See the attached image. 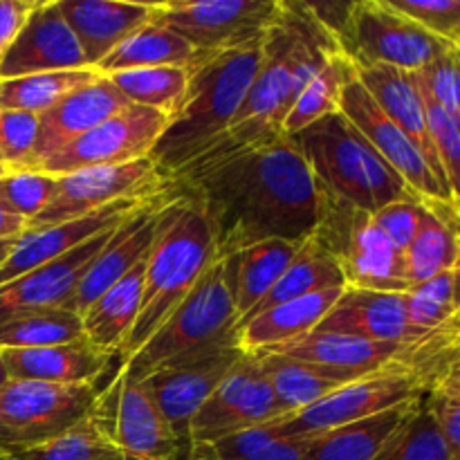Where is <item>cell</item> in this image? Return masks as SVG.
<instances>
[{"instance_id": "obj_39", "label": "cell", "mask_w": 460, "mask_h": 460, "mask_svg": "<svg viewBox=\"0 0 460 460\" xmlns=\"http://www.w3.org/2000/svg\"><path fill=\"white\" fill-rule=\"evenodd\" d=\"M97 75L99 72L85 67V70L54 72V75L0 79V111H21L40 115L57 99H61L63 94L79 88V85L88 84Z\"/></svg>"}, {"instance_id": "obj_50", "label": "cell", "mask_w": 460, "mask_h": 460, "mask_svg": "<svg viewBox=\"0 0 460 460\" xmlns=\"http://www.w3.org/2000/svg\"><path fill=\"white\" fill-rule=\"evenodd\" d=\"M27 232V220L0 205V238H18Z\"/></svg>"}, {"instance_id": "obj_21", "label": "cell", "mask_w": 460, "mask_h": 460, "mask_svg": "<svg viewBox=\"0 0 460 460\" xmlns=\"http://www.w3.org/2000/svg\"><path fill=\"white\" fill-rule=\"evenodd\" d=\"M314 332L359 337V340L411 344L420 340L407 317V292H377L344 288Z\"/></svg>"}, {"instance_id": "obj_44", "label": "cell", "mask_w": 460, "mask_h": 460, "mask_svg": "<svg viewBox=\"0 0 460 460\" xmlns=\"http://www.w3.org/2000/svg\"><path fill=\"white\" fill-rule=\"evenodd\" d=\"M436 39L460 49V0H389Z\"/></svg>"}, {"instance_id": "obj_54", "label": "cell", "mask_w": 460, "mask_h": 460, "mask_svg": "<svg viewBox=\"0 0 460 460\" xmlns=\"http://www.w3.org/2000/svg\"><path fill=\"white\" fill-rule=\"evenodd\" d=\"M9 380H12V377H9L7 367H4V359H3V350H0V391L9 385Z\"/></svg>"}, {"instance_id": "obj_18", "label": "cell", "mask_w": 460, "mask_h": 460, "mask_svg": "<svg viewBox=\"0 0 460 460\" xmlns=\"http://www.w3.org/2000/svg\"><path fill=\"white\" fill-rule=\"evenodd\" d=\"M169 193H160V196L151 198L144 202L139 209H135L119 227L115 229L106 245L99 250V254L90 261L88 270L81 277L79 286H76L75 296H72L67 310L84 317L85 310L108 290L115 286L119 279H124L135 265L142 263L151 252L153 241H155L157 232V218H160V209L166 202Z\"/></svg>"}, {"instance_id": "obj_5", "label": "cell", "mask_w": 460, "mask_h": 460, "mask_svg": "<svg viewBox=\"0 0 460 460\" xmlns=\"http://www.w3.org/2000/svg\"><path fill=\"white\" fill-rule=\"evenodd\" d=\"M236 323L238 310L227 261L216 259L182 304L164 319L137 353L121 362V368L126 376L142 382L164 364L238 340Z\"/></svg>"}, {"instance_id": "obj_22", "label": "cell", "mask_w": 460, "mask_h": 460, "mask_svg": "<svg viewBox=\"0 0 460 460\" xmlns=\"http://www.w3.org/2000/svg\"><path fill=\"white\" fill-rule=\"evenodd\" d=\"M355 75H358L359 84L367 88V93L371 94L373 102L382 108V112L416 144V148L429 164L431 173L436 175V180L447 191L443 166H440L438 153H436L434 139H431L429 133V124H427L425 97H422L416 75L391 66H362L355 67Z\"/></svg>"}, {"instance_id": "obj_13", "label": "cell", "mask_w": 460, "mask_h": 460, "mask_svg": "<svg viewBox=\"0 0 460 460\" xmlns=\"http://www.w3.org/2000/svg\"><path fill=\"white\" fill-rule=\"evenodd\" d=\"M166 124L169 115L164 112L130 103L128 108L115 112L52 157L40 162L34 171L58 178L94 166H117L144 160L151 155L153 146L166 130Z\"/></svg>"}, {"instance_id": "obj_48", "label": "cell", "mask_w": 460, "mask_h": 460, "mask_svg": "<svg viewBox=\"0 0 460 460\" xmlns=\"http://www.w3.org/2000/svg\"><path fill=\"white\" fill-rule=\"evenodd\" d=\"M422 211L425 202L411 198V200H398L391 205L382 207L380 211L373 214V223L377 225L382 234L394 243L398 250H407L411 241L416 238L418 227H420Z\"/></svg>"}, {"instance_id": "obj_43", "label": "cell", "mask_w": 460, "mask_h": 460, "mask_svg": "<svg viewBox=\"0 0 460 460\" xmlns=\"http://www.w3.org/2000/svg\"><path fill=\"white\" fill-rule=\"evenodd\" d=\"M57 178L40 171H7L0 175V205L31 223L49 205Z\"/></svg>"}, {"instance_id": "obj_16", "label": "cell", "mask_w": 460, "mask_h": 460, "mask_svg": "<svg viewBox=\"0 0 460 460\" xmlns=\"http://www.w3.org/2000/svg\"><path fill=\"white\" fill-rule=\"evenodd\" d=\"M340 112L371 142V146L394 166L395 173L409 184L413 193L422 202H449L443 184L431 173L429 164L418 151L416 144L382 112V108L373 102L371 94L359 84L358 75L350 76L341 93Z\"/></svg>"}, {"instance_id": "obj_6", "label": "cell", "mask_w": 460, "mask_h": 460, "mask_svg": "<svg viewBox=\"0 0 460 460\" xmlns=\"http://www.w3.org/2000/svg\"><path fill=\"white\" fill-rule=\"evenodd\" d=\"M319 189V187H317ZM322 207L313 236L341 270L346 288L377 292H409L407 261L373 223V214L358 209L319 189Z\"/></svg>"}, {"instance_id": "obj_31", "label": "cell", "mask_w": 460, "mask_h": 460, "mask_svg": "<svg viewBox=\"0 0 460 460\" xmlns=\"http://www.w3.org/2000/svg\"><path fill=\"white\" fill-rule=\"evenodd\" d=\"M413 402L400 404V407L350 422V425L308 436V445H305L301 460H373L385 440L398 429L400 422L411 411Z\"/></svg>"}, {"instance_id": "obj_41", "label": "cell", "mask_w": 460, "mask_h": 460, "mask_svg": "<svg viewBox=\"0 0 460 460\" xmlns=\"http://www.w3.org/2000/svg\"><path fill=\"white\" fill-rule=\"evenodd\" d=\"M422 97H425L427 124H429L431 139H434L436 153H438L440 166H443L452 209L460 220V117L445 111L425 93Z\"/></svg>"}, {"instance_id": "obj_17", "label": "cell", "mask_w": 460, "mask_h": 460, "mask_svg": "<svg viewBox=\"0 0 460 460\" xmlns=\"http://www.w3.org/2000/svg\"><path fill=\"white\" fill-rule=\"evenodd\" d=\"M84 52L63 18L58 0L36 3L13 43L0 58V79L85 70Z\"/></svg>"}, {"instance_id": "obj_38", "label": "cell", "mask_w": 460, "mask_h": 460, "mask_svg": "<svg viewBox=\"0 0 460 460\" xmlns=\"http://www.w3.org/2000/svg\"><path fill=\"white\" fill-rule=\"evenodd\" d=\"M373 460H454L425 395L413 402L411 411L385 440Z\"/></svg>"}, {"instance_id": "obj_1", "label": "cell", "mask_w": 460, "mask_h": 460, "mask_svg": "<svg viewBox=\"0 0 460 460\" xmlns=\"http://www.w3.org/2000/svg\"><path fill=\"white\" fill-rule=\"evenodd\" d=\"M166 193L207 216L218 259L270 238L305 243L322 207L308 162L288 135L216 160L189 162L171 175Z\"/></svg>"}, {"instance_id": "obj_25", "label": "cell", "mask_w": 460, "mask_h": 460, "mask_svg": "<svg viewBox=\"0 0 460 460\" xmlns=\"http://www.w3.org/2000/svg\"><path fill=\"white\" fill-rule=\"evenodd\" d=\"M254 355L259 358L261 368H263L265 377L274 391L279 418L313 407L314 402L331 395L332 391L341 389L344 385L364 376V373L323 367V364L301 362V359H292L277 353Z\"/></svg>"}, {"instance_id": "obj_49", "label": "cell", "mask_w": 460, "mask_h": 460, "mask_svg": "<svg viewBox=\"0 0 460 460\" xmlns=\"http://www.w3.org/2000/svg\"><path fill=\"white\" fill-rule=\"evenodd\" d=\"M34 7L36 0H0V58L13 43Z\"/></svg>"}, {"instance_id": "obj_34", "label": "cell", "mask_w": 460, "mask_h": 460, "mask_svg": "<svg viewBox=\"0 0 460 460\" xmlns=\"http://www.w3.org/2000/svg\"><path fill=\"white\" fill-rule=\"evenodd\" d=\"M84 319L67 308H34L0 322V350L84 341Z\"/></svg>"}, {"instance_id": "obj_46", "label": "cell", "mask_w": 460, "mask_h": 460, "mask_svg": "<svg viewBox=\"0 0 460 460\" xmlns=\"http://www.w3.org/2000/svg\"><path fill=\"white\" fill-rule=\"evenodd\" d=\"M422 93L434 99L438 106L460 117V49L449 48L438 58L413 72Z\"/></svg>"}, {"instance_id": "obj_52", "label": "cell", "mask_w": 460, "mask_h": 460, "mask_svg": "<svg viewBox=\"0 0 460 460\" xmlns=\"http://www.w3.org/2000/svg\"><path fill=\"white\" fill-rule=\"evenodd\" d=\"M443 380H460V346L456 350H454L452 358H449L447 367H445V373H443ZM443 380H440V382H443Z\"/></svg>"}, {"instance_id": "obj_8", "label": "cell", "mask_w": 460, "mask_h": 460, "mask_svg": "<svg viewBox=\"0 0 460 460\" xmlns=\"http://www.w3.org/2000/svg\"><path fill=\"white\" fill-rule=\"evenodd\" d=\"M337 45L353 67L391 66L404 72L422 70L452 48L398 12L389 0L350 3L346 30Z\"/></svg>"}, {"instance_id": "obj_14", "label": "cell", "mask_w": 460, "mask_h": 460, "mask_svg": "<svg viewBox=\"0 0 460 460\" xmlns=\"http://www.w3.org/2000/svg\"><path fill=\"white\" fill-rule=\"evenodd\" d=\"M243 355L245 350L241 349L238 340H234L227 344L211 346L191 358L164 364L142 380L189 460L193 449V416Z\"/></svg>"}, {"instance_id": "obj_42", "label": "cell", "mask_w": 460, "mask_h": 460, "mask_svg": "<svg viewBox=\"0 0 460 460\" xmlns=\"http://www.w3.org/2000/svg\"><path fill=\"white\" fill-rule=\"evenodd\" d=\"M456 310L454 304L452 270L422 281L407 292V317L416 332L427 335L447 322Z\"/></svg>"}, {"instance_id": "obj_56", "label": "cell", "mask_w": 460, "mask_h": 460, "mask_svg": "<svg viewBox=\"0 0 460 460\" xmlns=\"http://www.w3.org/2000/svg\"><path fill=\"white\" fill-rule=\"evenodd\" d=\"M0 460H12V458H9L7 454H0Z\"/></svg>"}, {"instance_id": "obj_55", "label": "cell", "mask_w": 460, "mask_h": 460, "mask_svg": "<svg viewBox=\"0 0 460 460\" xmlns=\"http://www.w3.org/2000/svg\"><path fill=\"white\" fill-rule=\"evenodd\" d=\"M4 173H7V166H4L3 160H0V175H4Z\"/></svg>"}, {"instance_id": "obj_30", "label": "cell", "mask_w": 460, "mask_h": 460, "mask_svg": "<svg viewBox=\"0 0 460 460\" xmlns=\"http://www.w3.org/2000/svg\"><path fill=\"white\" fill-rule=\"evenodd\" d=\"M207 54L198 52L189 40L175 34L169 27L160 25L157 21L146 22L139 27L135 34L121 45H117L97 67L94 72L99 75H115V72L126 70H142V67H164V66H178L189 67L205 58Z\"/></svg>"}, {"instance_id": "obj_11", "label": "cell", "mask_w": 460, "mask_h": 460, "mask_svg": "<svg viewBox=\"0 0 460 460\" xmlns=\"http://www.w3.org/2000/svg\"><path fill=\"white\" fill-rule=\"evenodd\" d=\"M279 0H171L153 3V21L169 27L198 52L214 54L259 39L281 18Z\"/></svg>"}, {"instance_id": "obj_47", "label": "cell", "mask_w": 460, "mask_h": 460, "mask_svg": "<svg viewBox=\"0 0 460 460\" xmlns=\"http://www.w3.org/2000/svg\"><path fill=\"white\" fill-rule=\"evenodd\" d=\"M431 416L438 422L440 434L454 460H460V380H443L425 394Z\"/></svg>"}, {"instance_id": "obj_24", "label": "cell", "mask_w": 460, "mask_h": 460, "mask_svg": "<svg viewBox=\"0 0 460 460\" xmlns=\"http://www.w3.org/2000/svg\"><path fill=\"white\" fill-rule=\"evenodd\" d=\"M117 355L97 349L88 340L43 349H4L3 359L12 380L48 385H97Z\"/></svg>"}, {"instance_id": "obj_35", "label": "cell", "mask_w": 460, "mask_h": 460, "mask_svg": "<svg viewBox=\"0 0 460 460\" xmlns=\"http://www.w3.org/2000/svg\"><path fill=\"white\" fill-rule=\"evenodd\" d=\"M305 445L308 436L286 438L265 422L211 443L193 445L191 460H301Z\"/></svg>"}, {"instance_id": "obj_40", "label": "cell", "mask_w": 460, "mask_h": 460, "mask_svg": "<svg viewBox=\"0 0 460 460\" xmlns=\"http://www.w3.org/2000/svg\"><path fill=\"white\" fill-rule=\"evenodd\" d=\"M12 460H124L119 449L90 420H81L58 438L9 456Z\"/></svg>"}, {"instance_id": "obj_45", "label": "cell", "mask_w": 460, "mask_h": 460, "mask_svg": "<svg viewBox=\"0 0 460 460\" xmlns=\"http://www.w3.org/2000/svg\"><path fill=\"white\" fill-rule=\"evenodd\" d=\"M39 137V115L0 111V160L7 171H21L34 153Z\"/></svg>"}, {"instance_id": "obj_12", "label": "cell", "mask_w": 460, "mask_h": 460, "mask_svg": "<svg viewBox=\"0 0 460 460\" xmlns=\"http://www.w3.org/2000/svg\"><path fill=\"white\" fill-rule=\"evenodd\" d=\"M166 184L169 178L151 157L128 164L94 166L58 175L52 200L31 223H27V229L84 218L93 211L128 198L160 196L166 191Z\"/></svg>"}, {"instance_id": "obj_36", "label": "cell", "mask_w": 460, "mask_h": 460, "mask_svg": "<svg viewBox=\"0 0 460 460\" xmlns=\"http://www.w3.org/2000/svg\"><path fill=\"white\" fill-rule=\"evenodd\" d=\"M115 88L128 99L133 106L153 108L164 115H173L187 94L191 70L178 66L142 67V70H126L106 75Z\"/></svg>"}, {"instance_id": "obj_33", "label": "cell", "mask_w": 460, "mask_h": 460, "mask_svg": "<svg viewBox=\"0 0 460 460\" xmlns=\"http://www.w3.org/2000/svg\"><path fill=\"white\" fill-rule=\"evenodd\" d=\"M456 252L458 241L456 227H454V209L445 202H425L416 238L404 250L411 288L449 272L456 263Z\"/></svg>"}, {"instance_id": "obj_3", "label": "cell", "mask_w": 460, "mask_h": 460, "mask_svg": "<svg viewBox=\"0 0 460 460\" xmlns=\"http://www.w3.org/2000/svg\"><path fill=\"white\" fill-rule=\"evenodd\" d=\"M216 256L214 227L193 202L169 196L157 218L155 241L146 259L142 308L119 359L137 353L164 319L182 304Z\"/></svg>"}, {"instance_id": "obj_20", "label": "cell", "mask_w": 460, "mask_h": 460, "mask_svg": "<svg viewBox=\"0 0 460 460\" xmlns=\"http://www.w3.org/2000/svg\"><path fill=\"white\" fill-rule=\"evenodd\" d=\"M148 200L151 198H128V200L112 202V205L103 207V209L93 211V214L84 216V218L67 220V223L61 225H49V227L27 229L18 238L7 259L3 261V265H0V286L40 268V265L61 259L63 254L84 245L85 241L94 238L97 234L117 227V225L124 223L135 209H139Z\"/></svg>"}, {"instance_id": "obj_10", "label": "cell", "mask_w": 460, "mask_h": 460, "mask_svg": "<svg viewBox=\"0 0 460 460\" xmlns=\"http://www.w3.org/2000/svg\"><path fill=\"white\" fill-rule=\"evenodd\" d=\"M90 420L124 460H189L146 385L126 376L121 367L99 394Z\"/></svg>"}, {"instance_id": "obj_15", "label": "cell", "mask_w": 460, "mask_h": 460, "mask_svg": "<svg viewBox=\"0 0 460 460\" xmlns=\"http://www.w3.org/2000/svg\"><path fill=\"white\" fill-rule=\"evenodd\" d=\"M279 418L274 391L254 353H245L191 420L193 445L211 443Z\"/></svg>"}, {"instance_id": "obj_27", "label": "cell", "mask_w": 460, "mask_h": 460, "mask_svg": "<svg viewBox=\"0 0 460 460\" xmlns=\"http://www.w3.org/2000/svg\"><path fill=\"white\" fill-rule=\"evenodd\" d=\"M402 344H386V341L359 340L350 335H337V332H308L295 341L277 346L259 353H277L286 358L301 359V362L323 364V367L344 368L355 373H373L394 362Z\"/></svg>"}, {"instance_id": "obj_37", "label": "cell", "mask_w": 460, "mask_h": 460, "mask_svg": "<svg viewBox=\"0 0 460 460\" xmlns=\"http://www.w3.org/2000/svg\"><path fill=\"white\" fill-rule=\"evenodd\" d=\"M353 75V63L344 54H335V57L328 58L323 70L305 85L304 93L292 103L290 112L283 119V133L292 137L314 121L340 111L341 93H344L346 81Z\"/></svg>"}, {"instance_id": "obj_28", "label": "cell", "mask_w": 460, "mask_h": 460, "mask_svg": "<svg viewBox=\"0 0 460 460\" xmlns=\"http://www.w3.org/2000/svg\"><path fill=\"white\" fill-rule=\"evenodd\" d=\"M146 259L135 265L115 286L108 288L81 317L84 319L85 340L97 349L117 355V358H119L121 346L128 340L130 331L137 322L139 308H142Z\"/></svg>"}, {"instance_id": "obj_32", "label": "cell", "mask_w": 460, "mask_h": 460, "mask_svg": "<svg viewBox=\"0 0 460 460\" xmlns=\"http://www.w3.org/2000/svg\"><path fill=\"white\" fill-rule=\"evenodd\" d=\"M331 288H346L341 270L337 268L332 256L328 254L314 238H308V241L299 247L295 259L290 261L286 272L281 274L277 286L268 292V296H265L252 313H247L245 317L238 322L236 332L241 331L245 323H250L252 319L259 317L261 313L274 308V305L288 304V301L301 299V296L314 295V292L331 290Z\"/></svg>"}, {"instance_id": "obj_29", "label": "cell", "mask_w": 460, "mask_h": 460, "mask_svg": "<svg viewBox=\"0 0 460 460\" xmlns=\"http://www.w3.org/2000/svg\"><path fill=\"white\" fill-rule=\"evenodd\" d=\"M301 245L304 243L270 238V241L254 243V245L245 247L236 254L225 256L229 277H232L238 322L247 313H252L268 296V292L277 286V281L286 272V268L295 259Z\"/></svg>"}, {"instance_id": "obj_4", "label": "cell", "mask_w": 460, "mask_h": 460, "mask_svg": "<svg viewBox=\"0 0 460 460\" xmlns=\"http://www.w3.org/2000/svg\"><path fill=\"white\" fill-rule=\"evenodd\" d=\"M292 139L304 153L317 187L358 209L376 214L391 202L418 198L340 111Z\"/></svg>"}, {"instance_id": "obj_51", "label": "cell", "mask_w": 460, "mask_h": 460, "mask_svg": "<svg viewBox=\"0 0 460 460\" xmlns=\"http://www.w3.org/2000/svg\"><path fill=\"white\" fill-rule=\"evenodd\" d=\"M454 227H456V241H458V252H456V263L452 268V279H454V304L460 308V220L454 214Z\"/></svg>"}, {"instance_id": "obj_7", "label": "cell", "mask_w": 460, "mask_h": 460, "mask_svg": "<svg viewBox=\"0 0 460 460\" xmlns=\"http://www.w3.org/2000/svg\"><path fill=\"white\" fill-rule=\"evenodd\" d=\"M97 385L9 380L0 391V454L27 452L58 438L90 416Z\"/></svg>"}, {"instance_id": "obj_23", "label": "cell", "mask_w": 460, "mask_h": 460, "mask_svg": "<svg viewBox=\"0 0 460 460\" xmlns=\"http://www.w3.org/2000/svg\"><path fill=\"white\" fill-rule=\"evenodd\" d=\"M63 18L76 36L90 70L117 45L153 21V3L126 0H58Z\"/></svg>"}, {"instance_id": "obj_2", "label": "cell", "mask_w": 460, "mask_h": 460, "mask_svg": "<svg viewBox=\"0 0 460 460\" xmlns=\"http://www.w3.org/2000/svg\"><path fill=\"white\" fill-rule=\"evenodd\" d=\"M263 36L223 52L207 54L191 67L187 94L169 117L151 160L171 178L229 128L263 61Z\"/></svg>"}, {"instance_id": "obj_19", "label": "cell", "mask_w": 460, "mask_h": 460, "mask_svg": "<svg viewBox=\"0 0 460 460\" xmlns=\"http://www.w3.org/2000/svg\"><path fill=\"white\" fill-rule=\"evenodd\" d=\"M128 106V99L106 75H97L88 84L70 90L39 115V137H36L34 153L21 171H34L40 162Z\"/></svg>"}, {"instance_id": "obj_53", "label": "cell", "mask_w": 460, "mask_h": 460, "mask_svg": "<svg viewBox=\"0 0 460 460\" xmlns=\"http://www.w3.org/2000/svg\"><path fill=\"white\" fill-rule=\"evenodd\" d=\"M21 238V236H18ZM18 238H0V265H3V261L7 259L9 252L13 250V245H16Z\"/></svg>"}, {"instance_id": "obj_26", "label": "cell", "mask_w": 460, "mask_h": 460, "mask_svg": "<svg viewBox=\"0 0 460 460\" xmlns=\"http://www.w3.org/2000/svg\"><path fill=\"white\" fill-rule=\"evenodd\" d=\"M341 292L344 288H331L265 310L238 331V344L245 353H259L308 335L326 317Z\"/></svg>"}, {"instance_id": "obj_9", "label": "cell", "mask_w": 460, "mask_h": 460, "mask_svg": "<svg viewBox=\"0 0 460 460\" xmlns=\"http://www.w3.org/2000/svg\"><path fill=\"white\" fill-rule=\"evenodd\" d=\"M425 394L427 386L422 385L416 373L391 362L380 371L368 373V376L358 377L355 382H349L341 389L332 391L331 395L314 402L313 407L301 409L290 416L274 418L268 425L286 438L313 436L377 416V413L389 411L400 404L413 402Z\"/></svg>"}]
</instances>
